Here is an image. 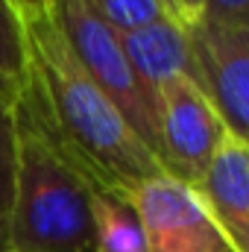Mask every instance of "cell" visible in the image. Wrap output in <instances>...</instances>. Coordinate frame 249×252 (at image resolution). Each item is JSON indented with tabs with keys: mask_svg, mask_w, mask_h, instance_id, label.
Returning <instances> with one entry per match:
<instances>
[{
	"mask_svg": "<svg viewBox=\"0 0 249 252\" xmlns=\"http://www.w3.org/2000/svg\"><path fill=\"white\" fill-rule=\"evenodd\" d=\"M161 6L167 9V15H170V18H176V21H182V18H179V6H176V0H161Z\"/></svg>",
	"mask_w": 249,
	"mask_h": 252,
	"instance_id": "17",
	"label": "cell"
},
{
	"mask_svg": "<svg viewBox=\"0 0 249 252\" xmlns=\"http://www.w3.org/2000/svg\"><path fill=\"white\" fill-rule=\"evenodd\" d=\"M199 202L205 205L214 226L232 244L235 252H249V144L226 138L214 153L211 164L196 185Z\"/></svg>",
	"mask_w": 249,
	"mask_h": 252,
	"instance_id": "7",
	"label": "cell"
},
{
	"mask_svg": "<svg viewBox=\"0 0 249 252\" xmlns=\"http://www.w3.org/2000/svg\"><path fill=\"white\" fill-rule=\"evenodd\" d=\"M126 62L132 64L144 94L158 112L161 88L179 76L190 79V47L185 24L176 18H158L132 32H118Z\"/></svg>",
	"mask_w": 249,
	"mask_h": 252,
	"instance_id": "8",
	"label": "cell"
},
{
	"mask_svg": "<svg viewBox=\"0 0 249 252\" xmlns=\"http://www.w3.org/2000/svg\"><path fill=\"white\" fill-rule=\"evenodd\" d=\"M24 47L27 64L18 103L91 193L132 199L147 179L164 173L158 158L82 70L47 15L24 21Z\"/></svg>",
	"mask_w": 249,
	"mask_h": 252,
	"instance_id": "1",
	"label": "cell"
},
{
	"mask_svg": "<svg viewBox=\"0 0 249 252\" xmlns=\"http://www.w3.org/2000/svg\"><path fill=\"white\" fill-rule=\"evenodd\" d=\"M24 64H27L24 21L18 18L12 0H0V70L21 85Z\"/></svg>",
	"mask_w": 249,
	"mask_h": 252,
	"instance_id": "12",
	"label": "cell"
},
{
	"mask_svg": "<svg viewBox=\"0 0 249 252\" xmlns=\"http://www.w3.org/2000/svg\"><path fill=\"white\" fill-rule=\"evenodd\" d=\"M176 6H179L182 24H187V21H193V18L202 15V3H199V0H176Z\"/></svg>",
	"mask_w": 249,
	"mask_h": 252,
	"instance_id": "15",
	"label": "cell"
},
{
	"mask_svg": "<svg viewBox=\"0 0 249 252\" xmlns=\"http://www.w3.org/2000/svg\"><path fill=\"white\" fill-rule=\"evenodd\" d=\"M12 6H15V12H18L21 21H32V18L47 15L50 0H12Z\"/></svg>",
	"mask_w": 249,
	"mask_h": 252,
	"instance_id": "14",
	"label": "cell"
},
{
	"mask_svg": "<svg viewBox=\"0 0 249 252\" xmlns=\"http://www.w3.org/2000/svg\"><path fill=\"white\" fill-rule=\"evenodd\" d=\"M199 3H202V15L211 21L249 27V0H199Z\"/></svg>",
	"mask_w": 249,
	"mask_h": 252,
	"instance_id": "13",
	"label": "cell"
},
{
	"mask_svg": "<svg viewBox=\"0 0 249 252\" xmlns=\"http://www.w3.org/2000/svg\"><path fill=\"white\" fill-rule=\"evenodd\" d=\"M185 32L190 82L208 97L229 135L249 144V27L199 15Z\"/></svg>",
	"mask_w": 249,
	"mask_h": 252,
	"instance_id": "4",
	"label": "cell"
},
{
	"mask_svg": "<svg viewBox=\"0 0 249 252\" xmlns=\"http://www.w3.org/2000/svg\"><path fill=\"white\" fill-rule=\"evenodd\" d=\"M18 82L12 79V76H6L3 70H0V100H18Z\"/></svg>",
	"mask_w": 249,
	"mask_h": 252,
	"instance_id": "16",
	"label": "cell"
},
{
	"mask_svg": "<svg viewBox=\"0 0 249 252\" xmlns=\"http://www.w3.org/2000/svg\"><path fill=\"white\" fill-rule=\"evenodd\" d=\"M147 252H235L208 217L196 190L161 173L132 193Z\"/></svg>",
	"mask_w": 249,
	"mask_h": 252,
	"instance_id": "6",
	"label": "cell"
},
{
	"mask_svg": "<svg viewBox=\"0 0 249 252\" xmlns=\"http://www.w3.org/2000/svg\"><path fill=\"white\" fill-rule=\"evenodd\" d=\"M100 21H106L115 32H132L158 18H170L161 0H85Z\"/></svg>",
	"mask_w": 249,
	"mask_h": 252,
	"instance_id": "11",
	"label": "cell"
},
{
	"mask_svg": "<svg viewBox=\"0 0 249 252\" xmlns=\"http://www.w3.org/2000/svg\"><path fill=\"white\" fill-rule=\"evenodd\" d=\"M94 252H147L144 229L132 199L94 193Z\"/></svg>",
	"mask_w": 249,
	"mask_h": 252,
	"instance_id": "9",
	"label": "cell"
},
{
	"mask_svg": "<svg viewBox=\"0 0 249 252\" xmlns=\"http://www.w3.org/2000/svg\"><path fill=\"white\" fill-rule=\"evenodd\" d=\"M47 18L62 32L70 53L82 64V70L94 79V85L121 112L126 126L135 132V138L161 164L158 112L150 103V97L144 94L132 64L126 62L118 32L106 21H100L85 0H50Z\"/></svg>",
	"mask_w": 249,
	"mask_h": 252,
	"instance_id": "3",
	"label": "cell"
},
{
	"mask_svg": "<svg viewBox=\"0 0 249 252\" xmlns=\"http://www.w3.org/2000/svg\"><path fill=\"white\" fill-rule=\"evenodd\" d=\"M18 173L9 252H94V193L15 100Z\"/></svg>",
	"mask_w": 249,
	"mask_h": 252,
	"instance_id": "2",
	"label": "cell"
},
{
	"mask_svg": "<svg viewBox=\"0 0 249 252\" xmlns=\"http://www.w3.org/2000/svg\"><path fill=\"white\" fill-rule=\"evenodd\" d=\"M15 173H18L15 100H0V252H9V223H12V205H15Z\"/></svg>",
	"mask_w": 249,
	"mask_h": 252,
	"instance_id": "10",
	"label": "cell"
},
{
	"mask_svg": "<svg viewBox=\"0 0 249 252\" xmlns=\"http://www.w3.org/2000/svg\"><path fill=\"white\" fill-rule=\"evenodd\" d=\"M229 129L208 103V97L187 79L179 76L161 88L158 97V144L161 167L167 176L196 185L211 164Z\"/></svg>",
	"mask_w": 249,
	"mask_h": 252,
	"instance_id": "5",
	"label": "cell"
}]
</instances>
